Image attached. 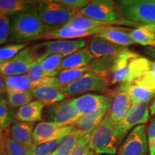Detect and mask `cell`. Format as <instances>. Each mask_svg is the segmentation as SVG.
Listing matches in <instances>:
<instances>
[{"label":"cell","mask_w":155,"mask_h":155,"mask_svg":"<svg viewBox=\"0 0 155 155\" xmlns=\"http://www.w3.org/2000/svg\"><path fill=\"white\" fill-rule=\"evenodd\" d=\"M138 53L129 50L116 56L115 65L111 76L109 77L110 86L119 83L128 86L130 76L131 65L132 60Z\"/></svg>","instance_id":"15"},{"label":"cell","mask_w":155,"mask_h":155,"mask_svg":"<svg viewBox=\"0 0 155 155\" xmlns=\"http://www.w3.org/2000/svg\"><path fill=\"white\" fill-rule=\"evenodd\" d=\"M2 63H3V62L0 61V67H1V65H2Z\"/></svg>","instance_id":"51"},{"label":"cell","mask_w":155,"mask_h":155,"mask_svg":"<svg viewBox=\"0 0 155 155\" xmlns=\"http://www.w3.org/2000/svg\"><path fill=\"white\" fill-rule=\"evenodd\" d=\"M148 150L146 128L139 125L128 134L116 155H148Z\"/></svg>","instance_id":"11"},{"label":"cell","mask_w":155,"mask_h":155,"mask_svg":"<svg viewBox=\"0 0 155 155\" xmlns=\"http://www.w3.org/2000/svg\"><path fill=\"white\" fill-rule=\"evenodd\" d=\"M0 155H6V154L3 152L2 150H0Z\"/></svg>","instance_id":"50"},{"label":"cell","mask_w":155,"mask_h":155,"mask_svg":"<svg viewBox=\"0 0 155 155\" xmlns=\"http://www.w3.org/2000/svg\"><path fill=\"white\" fill-rule=\"evenodd\" d=\"M2 78L7 91L26 92L32 89V85L26 74Z\"/></svg>","instance_id":"26"},{"label":"cell","mask_w":155,"mask_h":155,"mask_svg":"<svg viewBox=\"0 0 155 155\" xmlns=\"http://www.w3.org/2000/svg\"><path fill=\"white\" fill-rule=\"evenodd\" d=\"M26 43H11L0 47V61L5 62L12 59L26 48Z\"/></svg>","instance_id":"37"},{"label":"cell","mask_w":155,"mask_h":155,"mask_svg":"<svg viewBox=\"0 0 155 155\" xmlns=\"http://www.w3.org/2000/svg\"><path fill=\"white\" fill-rule=\"evenodd\" d=\"M44 104L39 101H32L26 105L19 108L15 116L18 121L34 123L42 119Z\"/></svg>","instance_id":"21"},{"label":"cell","mask_w":155,"mask_h":155,"mask_svg":"<svg viewBox=\"0 0 155 155\" xmlns=\"http://www.w3.org/2000/svg\"><path fill=\"white\" fill-rule=\"evenodd\" d=\"M26 75L32 85V88L38 86L42 79L45 77H48L42 69L40 62L38 61L31 67V68L27 73Z\"/></svg>","instance_id":"39"},{"label":"cell","mask_w":155,"mask_h":155,"mask_svg":"<svg viewBox=\"0 0 155 155\" xmlns=\"http://www.w3.org/2000/svg\"><path fill=\"white\" fill-rule=\"evenodd\" d=\"M131 40L141 45L155 48V32L144 28H137L129 32Z\"/></svg>","instance_id":"28"},{"label":"cell","mask_w":155,"mask_h":155,"mask_svg":"<svg viewBox=\"0 0 155 155\" xmlns=\"http://www.w3.org/2000/svg\"><path fill=\"white\" fill-rule=\"evenodd\" d=\"M148 147L150 155H155V139L148 142Z\"/></svg>","instance_id":"44"},{"label":"cell","mask_w":155,"mask_h":155,"mask_svg":"<svg viewBox=\"0 0 155 155\" xmlns=\"http://www.w3.org/2000/svg\"><path fill=\"white\" fill-rule=\"evenodd\" d=\"M131 84H135L155 92V61L152 62L150 68L144 75L136 79Z\"/></svg>","instance_id":"36"},{"label":"cell","mask_w":155,"mask_h":155,"mask_svg":"<svg viewBox=\"0 0 155 155\" xmlns=\"http://www.w3.org/2000/svg\"><path fill=\"white\" fill-rule=\"evenodd\" d=\"M15 113L10 107L7 98L0 96V128L5 130L12 123L15 119Z\"/></svg>","instance_id":"33"},{"label":"cell","mask_w":155,"mask_h":155,"mask_svg":"<svg viewBox=\"0 0 155 155\" xmlns=\"http://www.w3.org/2000/svg\"><path fill=\"white\" fill-rule=\"evenodd\" d=\"M147 136L148 142L155 139V119L152 120L149 124L147 130Z\"/></svg>","instance_id":"43"},{"label":"cell","mask_w":155,"mask_h":155,"mask_svg":"<svg viewBox=\"0 0 155 155\" xmlns=\"http://www.w3.org/2000/svg\"><path fill=\"white\" fill-rule=\"evenodd\" d=\"M35 2L26 0H0V15H15L35 5Z\"/></svg>","instance_id":"27"},{"label":"cell","mask_w":155,"mask_h":155,"mask_svg":"<svg viewBox=\"0 0 155 155\" xmlns=\"http://www.w3.org/2000/svg\"><path fill=\"white\" fill-rule=\"evenodd\" d=\"M112 26H104L88 30H75L71 27L65 26L58 28L57 30L45 32L40 39L43 40H56V39H77L82 38L85 37L96 36L97 35L102 33L104 31L108 30Z\"/></svg>","instance_id":"16"},{"label":"cell","mask_w":155,"mask_h":155,"mask_svg":"<svg viewBox=\"0 0 155 155\" xmlns=\"http://www.w3.org/2000/svg\"><path fill=\"white\" fill-rule=\"evenodd\" d=\"M111 105V104H108L104 106V107L93 113L81 116L73 124L75 127V132L80 134L82 136L92 133L104 119L108 110L110 109Z\"/></svg>","instance_id":"17"},{"label":"cell","mask_w":155,"mask_h":155,"mask_svg":"<svg viewBox=\"0 0 155 155\" xmlns=\"http://www.w3.org/2000/svg\"><path fill=\"white\" fill-rule=\"evenodd\" d=\"M10 34V21L7 16L0 15V45L9 41Z\"/></svg>","instance_id":"41"},{"label":"cell","mask_w":155,"mask_h":155,"mask_svg":"<svg viewBox=\"0 0 155 155\" xmlns=\"http://www.w3.org/2000/svg\"><path fill=\"white\" fill-rule=\"evenodd\" d=\"M116 56H104L94 58L88 64L90 72L99 76L109 78L115 65Z\"/></svg>","instance_id":"24"},{"label":"cell","mask_w":155,"mask_h":155,"mask_svg":"<svg viewBox=\"0 0 155 155\" xmlns=\"http://www.w3.org/2000/svg\"><path fill=\"white\" fill-rule=\"evenodd\" d=\"M5 91H6L5 82H4L2 76L0 75V96H2L5 93Z\"/></svg>","instance_id":"45"},{"label":"cell","mask_w":155,"mask_h":155,"mask_svg":"<svg viewBox=\"0 0 155 155\" xmlns=\"http://www.w3.org/2000/svg\"><path fill=\"white\" fill-rule=\"evenodd\" d=\"M71 103L81 115H86L111 104L112 94L109 91L105 95L86 94L71 99Z\"/></svg>","instance_id":"14"},{"label":"cell","mask_w":155,"mask_h":155,"mask_svg":"<svg viewBox=\"0 0 155 155\" xmlns=\"http://www.w3.org/2000/svg\"><path fill=\"white\" fill-rule=\"evenodd\" d=\"M81 137H82V135H81L78 133H73L65 137L61 141L57 148L52 153V154L68 155Z\"/></svg>","instance_id":"35"},{"label":"cell","mask_w":155,"mask_h":155,"mask_svg":"<svg viewBox=\"0 0 155 155\" xmlns=\"http://www.w3.org/2000/svg\"><path fill=\"white\" fill-rule=\"evenodd\" d=\"M63 58L60 55H50L39 61L48 77H55L61 72L60 67Z\"/></svg>","instance_id":"31"},{"label":"cell","mask_w":155,"mask_h":155,"mask_svg":"<svg viewBox=\"0 0 155 155\" xmlns=\"http://www.w3.org/2000/svg\"><path fill=\"white\" fill-rule=\"evenodd\" d=\"M86 46V40L78 39L71 40H50L35 45L31 48L36 54L39 61L50 55H60L65 58Z\"/></svg>","instance_id":"7"},{"label":"cell","mask_w":155,"mask_h":155,"mask_svg":"<svg viewBox=\"0 0 155 155\" xmlns=\"http://www.w3.org/2000/svg\"><path fill=\"white\" fill-rule=\"evenodd\" d=\"M124 139L117 127L106 115L91 133L89 147L95 154L116 155Z\"/></svg>","instance_id":"2"},{"label":"cell","mask_w":155,"mask_h":155,"mask_svg":"<svg viewBox=\"0 0 155 155\" xmlns=\"http://www.w3.org/2000/svg\"><path fill=\"white\" fill-rule=\"evenodd\" d=\"M88 72H90V69L88 66L80 68L62 70L56 78L60 86L63 87L77 81Z\"/></svg>","instance_id":"30"},{"label":"cell","mask_w":155,"mask_h":155,"mask_svg":"<svg viewBox=\"0 0 155 155\" xmlns=\"http://www.w3.org/2000/svg\"><path fill=\"white\" fill-rule=\"evenodd\" d=\"M45 32L46 28L39 16L38 7L33 5L12 17L9 41L17 44L40 40Z\"/></svg>","instance_id":"1"},{"label":"cell","mask_w":155,"mask_h":155,"mask_svg":"<svg viewBox=\"0 0 155 155\" xmlns=\"http://www.w3.org/2000/svg\"><path fill=\"white\" fill-rule=\"evenodd\" d=\"M88 48L95 58L104 56H117L123 52L130 50L127 46L118 45L96 36L90 39Z\"/></svg>","instance_id":"19"},{"label":"cell","mask_w":155,"mask_h":155,"mask_svg":"<svg viewBox=\"0 0 155 155\" xmlns=\"http://www.w3.org/2000/svg\"><path fill=\"white\" fill-rule=\"evenodd\" d=\"M31 93L34 98L48 106L65 101L67 98L63 87L55 86H40L32 88Z\"/></svg>","instance_id":"18"},{"label":"cell","mask_w":155,"mask_h":155,"mask_svg":"<svg viewBox=\"0 0 155 155\" xmlns=\"http://www.w3.org/2000/svg\"><path fill=\"white\" fill-rule=\"evenodd\" d=\"M57 1L58 2L78 9V10H80L91 2L89 0H57Z\"/></svg>","instance_id":"42"},{"label":"cell","mask_w":155,"mask_h":155,"mask_svg":"<svg viewBox=\"0 0 155 155\" xmlns=\"http://www.w3.org/2000/svg\"><path fill=\"white\" fill-rule=\"evenodd\" d=\"M95 58L94 55L86 46L82 49L78 50L75 53L64 58L62 61L60 69H74L88 66V64Z\"/></svg>","instance_id":"22"},{"label":"cell","mask_w":155,"mask_h":155,"mask_svg":"<svg viewBox=\"0 0 155 155\" xmlns=\"http://www.w3.org/2000/svg\"><path fill=\"white\" fill-rule=\"evenodd\" d=\"M4 140H5V134L3 133V129L0 128V150H1L2 147L3 145Z\"/></svg>","instance_id":"46"},{"label":"cell","mask_w":155,"mask_h":155,"mask_svg":"<svg viewBox=\"0 0 155 155\" xmlns=\"http://www.w3.org/2000/svg\"><path fill=\"white\" fill-rule=\"evenodd\" d=\"M50 155H53V154H50Z\"/></svg>","instance_id":"53"},{"label":"cell","mask_w":155,"mask_h":155,"mask_svg":"<svg viewBox=\"0 0 155 155\" xmlns=\"http://www.w3.org/2000/svg\"><path fill=\"white\" fill-rule=\"evenodd\" d=\"M146 28L147 30H150V31H152V32H155V25L154 26H151V27H147V28Z\"/></svg>","instance_id":"48"},{"label":"cell","mask_w":155,"mask_h":155,"mask_svg":"<svg viewBox=\"0 0 155 155\" xmlns=\"http://www.w3.org/2000/svg\"><path fill=\"white\" fill-rule=\"evenodd\" d=\"M7 133L5 134V140L1 150L6 155H30V150L18 142L13 140L9 137H7Z\"/></svg>","instance_id":"32"},{"label":"cell","mask_w":155,"mask_h":155,"mask_svg":"<svg viewBox=\"0 0 155 155\" xmlns=\"http://www.w3.org/2000/svg\"><path fill=\"white\" fill-rule=\"evenodd\" d=\"M83 16L113 26L136 27L133 23L120 16L112 0H94L79 10Z\"/></svg>","instance_id":"5"},{"label":"cell","mask_w":155,"mask_h":155,"mask_svg":"<svg viewBox=\"0 0 155 155\" xmlns=\"http://www.w3.org/2000/svg\"><path fill=\"white\" fill-rule=\"evenodd\" d=\"M76 133L74 125L65 126L50 121H41L35 127L33 131L34 147L43 143L65 138Z\"/></svg>","instance_id":"8"},{"label":"cell","mask_w":155,"mask_h":155,"mask_svg":"<svg viewBox=\"0 0 155 155\" xmlns=\"http://www.w3.org/2000/svg\"><path fill=\"white\" fill-rule=\"evenodd\" d=\"M91 155H98V154H91Z\"/></svg>","instance_id":"52"},{"label":"cell","mask_w":155,"mask_h":155,"mask_svg":"<svg viewBox=\"0 0 155 155\" xmlns=\"http://www.w3.org/2000/svg\"><path fill=\"white\" fill-rule=\"evenodd\" d=\"M150 116L148 104L144 103L132 104L127 115L118 124H115L121 133L122 137L125 138L126 135L130 129L135 126L143 125L149 121Z\"/></svg>","instance_id":"13"},{"label":"cell","mask_w":155,"mask_h":155,"mask_svg":"<svg viewBox=\"0 0 155 155\" xmlns=\"http://www.w3.org/2000/svg\"><path fill=\"white\" fill-rule=\"evenodd\" d=\"M121 86L125 88L129 98L132 101V104L144 103V104H149L151 101L154 99L155 98V92L141 86H137L135 84H131L128 86H124V85H121Z\"/></svg>","instance_id":"25"},{"label":"cell","mask_w":155,"mask_h":155,"mask_svg":"<svg viewBox=\"0 0 155 155\" xmlns=\"http://www.w3.org/2000/svg\"><path fill=\"white\" fill-rule=\"evenodd\" d=\"M150 54L152 56V57H154L155 58V49L150 50Z\"/></svg>","instance_id":"49"},{"label":"cell","mask_w":155,"mask_h":155,"mask_svg":"<svg viewBox=\"0 0 155 155\" xmlns=\"http://www.w3.org/2000/svg\"><path fill=\"white\" fill-rule=\"evenodd\" d=\"M112 103L106 116L114 124H118L127 115L130 109L132 101L124 87L121 85L116 90L111 91Z\"/></svg>","instance_id":"12"},{"label":"cell","mask_w":155,"mask_h":155,"mask_svg":"<svg viewBox=\"0 0 155 155\" xmlns=\"http://www.w3.org/2000/svg\"><path fill=\"white\" fill-rule=\"evenodd\" d=\"M109 80L107 78L88 72L74 82L63 87L67 98L87 92H98L106 94L109 91Z\"/></svg>","instance_id":"6"},{"label":"cell","mask_w":155,"mask_h":155,"mask_svg":"<svg viewBox=\"0 0 155 155\" xmlns=\"http://www.w3.org/2000/svg\"><path fill=\"white\" fill-rule=\"evenodd\" d=\"M37 7L46 32L65 26L79 13L78 9L58 2L57 0L40 1L37 3Z\"/></svg>","instance_id":"4"},{"label":"cell","mask_w":155,"mask_h":155,"mask_svg":"<svg viewBox=\"0 0 155 155\" xmlns=\"http://www.w3.org/2000/svg\"><path fill=\"white\" fill-rule=\"evenodd\" d=\"M91 134H87L82 136L77 143L73 147L68 155H91L94 153L91 150L89 147V141L91 139Z\"/></svg>","instance_id":"38"},{"label":"cell","mask_w":155,"mask_h":155,"mask_svg":"<svg viewBox=\"0 0 155 155\" xmlns=\"http://www.w3.org/2000/svg\"><path fill=\"white\" fill-rule=\"evenodd\" d=\"M43 112V117L46 121L54 122L65 126L74 124L82 116L73 106L71 99L48 106Z\"/></svg>","instance_id":"10"},{"label":"cell","mask_w":155,"mask_h":155,"mask_svg":"<svg viewBox=\"0 0 155 155\" xmlns=\"http://www.w3.org/2000/svg\"><path fill=\"white\" fill-rule=\"evenodd\" d=\"M66 25L75 30H88V29H94L100 28V27L113 26L107 23L98 22V21L88 18L81 15L80 13L73 17Z\"/></svg>","instance_id":"29"},{"label":"cell","mask_w":155,"mask_h":155,"mask_svg":"<svg viewBox=\"0 0 155 155\" xmlns=\"http://www.w3.org/2000/svg\"><path fill=\"white\" fill-rule=\"evenodd\" d=\"M115 5L120 16L137 28L155 25V0H119Z\"/></svg>","instance_id":"3"},{"label":"cell","mask_w":155,"mask_h":155,"mask_svg":"<svg viewBox=\"0 0 155 155\" xmlns=\"http://www.w3.org/2000/svg\"><path fill=\"white\" fill-rule=\"evenodd\" d=\"M150 111L151 115H152V116H154L155 115V98H154V101H153L152 104L150 106Z\"/></svg>","instance_id":"47"},{"label":"cell","mask_w":155,"mask_h":155,"mask_svg":"<svg viewBox=\"0 0 155 155\" xmlns=\"http://www.w3.org/2000/svg\"><path fill=\"white\" fill-rule=\"evenodd\" d=\"M63 138L57 140L48 141L38 146H35L30 150V155H50L57 148Z\"/></svg>","instance_id":"40"},{"label":"cell","mask_w":155,"mask_h":155,"mask_svg":"<svg viewBox=\"0 0 155 155\" xmlns=\"http://www.w3.org/2000/svg\"><path fill=\"white\" fill-rule=\"evenodd\" d=\"M34 123L18 121L11 126L7 134L13 140L31 150L34 147Z\"/></svg>","instance_id":"20"},{"label":"cell","mask_w":155,"mask_h":155,"mask_svg":"<svg viewBox=\"0 0 155 155\" xmlns=\"http://www.w3.org/2000/svg\"><path fill=\"white\" fill-rule=\"evenodd\" d=\"M131 31V29L112 26L108 30L96 36L111 43L128 47V45L134 44V42L131 40L129 35V32Z\"/></svg>","instance_id":"23"},{"label":"cell","mask_w":155,"mask_h":155,"mask_svg":"<svg viewBox=\"0 0 155 155\" xmlns=\"http://www.w3.org/2000/svg\"><path fill=\"white\" fill-rule=\"evenodd\" d=\"M7 102L11 108H20L32 101L33 96L31 91H7Z\"/></svg>","instance_id":"34"},{"label":"cell","mask_w":155,"mask_h":155,"mask_svg":"<svg viewBox=\"0 0 155 155\" xmlns=\"http://www.w3.org/2000/svg\"><path fill=\"white\" fill-rule=\"evenodd\" d=\"M38 61L31 47L26 48L13 58L3 62L0 67V75L2 77L25 75Z\"/></svg>","instance_id":"9"}]
</instances>
